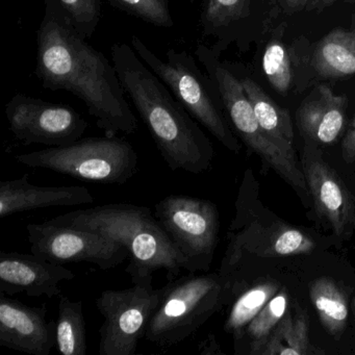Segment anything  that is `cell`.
<instances>
[{
	"instance_id": "22",
	"label": "cell",
	"mask_w": 355,
	"mask_h": 355,
	"mask_svg": "<svg viewBox=\"0 0 355 355\" xmlns=\"http://www.w3.org/2000/svg\"><path fill=\"white\" fill-rule=\"evenodd\" d=\"M45 12L69 24L84 38H92L101 22V0H43Z\"/></svg>"
},
{
	"instance_id": "17",
	"label": "cell",
	"mask_w": 355,
	"mask_h": 355,
	"mask_svg": "<svg viewBox=\"0 0 355 355\" xmlns=\"http://www.w3.org/2000/svg\"><path fill=\"white\" fill-rule=\"evenodd\" d=\"M241 82L261 128L288 153H294V130L288 111L276 105L250 78Z\"/></svg>"
},
{
	"instance_id": "32",
	"label": "cell",
	"mask_w": 355,
	"mask_h": 355,
	"mask_svg": "<svg viewBox=\"0 0 355 355\" xmlns=\"http://www.w3.org/2000/svg\"><path fill=\"white\" fill-rule=\"evenodd\" d=\"M352 309H353V313H354V318H355V297L352 301Z\"/></svg>"
},
{
	"instance_id": "18",
	"label": "cell",
	"mask_w": 355,
	"mask_h": 355,
	"mask_svg": "<svg viewBox=\"0 0 355 355\" xmlns=\"http://www.w3.org/2000/svg\"><path fill=\"white\" fill-rule=\"evenodd\" d=\"M309 296L324 327L338 338L349 315L348 300L342 288L331 278H318L309 286Z\"/></svg>"
},
{
	"instance_id": "19",
	"label": "cell",
	"mask_w": 355,
	"mask_h": 355,
	"mask_svg": "<svg viewBox=\"0 0 355 355\" xmlns=\"http://www.w3.org/2000/svg\"><path fill=\"white\" fill-rule=\"evenodd\" d=\"M55 347L63 355L87 354V331L82 301L60 296L59 315L55 322Z\"/></svg>"
},
{
	"instance_id": "4",
	"label": "cell",
	"mask_w": 355,
	"mask_h": 355,
	"mask_svg": "<svg viewBox=\"0 0 355 355\" xmlns=\"http://www.w3.org/2000/svg\"><path fill=\"white\" fill-rule=\"evenodd\" d=\"M16 161L32 168L66 174L83 182L124 184L138 171V155L128 141L119 137L80 139L63 147L16 155Z\"/></svg>"
},
{
	"instance_id": "12",
	"label": "cell",
	"mask_w": 355,
	"mask_h": 355,
	"mask_svg": "<svg viewBox=\"0 0 355 355\" xmlns=\"http://www.w3.org/2000/svg\"><path fill=\"white\" fill-rule=\"evenodd\" d=\"M46 307L24 304L0 295V346L32 355H49L55 346V322Z\"/></svg>"
},
{
	"instance_id": "25",
	"label": "cell",
	"mask_w": 355,
	"mask_h": 355,
	"mask_svg": "<svg viewBox=\"0 0 355 355\" xmlns=\"http://www.w3.org/2000/svg\"><path fill=\"white\" fill-rule=\"evenodd\" d=\"M263 70L268 82L277 92H288L292 85V65L288 49L280 41H271L266 46Z\"/></svg>"
},
{
	"instance_id": "20",
	"label": "cell",
	"mask_w": 355,
	"mask_h": 355,
	"mask_svg": "<svg viewBox=\"0 0 355 355\" xmlns=\"http://www.w3.org/2000/svg\"><path fill=\"white\" fill-rule=\"evenodd\" d=\"M309 338V322L303 313H286L267 344L263 355H304L311 353Z\"/></svg>"
},
{
	"instance_id": "9",
	"label": "cell",
	"mask_w": 355,
	"mask_h": 355,
	"mask_svg": "<svg viewBox=\"0 0 355 355\" xmlns=\"http://www.w3.org/2000/svg\"><path fill=\"white\" fill-rule=\"evenodd\" d=\"M31 252L58 263H88L107 271L130 259L122 243L80 228L49 221L26 226Z\"/></svg>"
},
{
	"instance_id": "31",
	"label": "cell",
	"mask_w": 355,
	"mask_h": 355,
	"mask_svg": "<svg viewBox=\"0 0 355 355\" xmlns=\"http://www.w3.org/2000/svg\"><path fill=\"white\" fill-rule=\"evenodd\" d=\"M336 1H338V0H309V9L322 11L329 6L334 5ZM346 1H350V0H346Z\"/></svg>"
},
{
	"instance_id": "15",
	"label": "cell",
	"mask_w": 355,
	"mask_h": 355,
	"mask_svg": "<svg viewBox=\"0 0 355 355\" xmlns=\"http://www.w3.org/2000/svg\"><path fill=\"white\" fill-rule=\"evenodd\" d=\"M347 98L327 86H319L302 101L297 113L303 134L313 142L331 144L342 134Z\"/></svg>"
},
{
	"instance_id": "13",
	"label": "cell",
	"mask_w": 355,
	"mask_h": 355,
	"mask_svg": "<svg viewBox=\"0 0 355 355\" xmlns=\"http://www.w3.org/2000/svg\"><path fill=\"white\" fill-rule=\"evenodd\" d=\"M303 174L320 216L344 236L354 219L352 198L336 172L319 157H305Z\"/></svg>"
},
{
	"instance_id": "5",
	"label": "cell",
	"mask_w": 355,
	"mask_h": 355,
	"mask_svg": "<svg viewBox=\"0 0 355 355\" xmlns=\"http://www.w3.org/2000/svg\"><path fill=\"white\" fill-rule=\"evenodd\" d=\"M132 49L155 76L168 87L182 107L201 125L230 150L239 151L238 142L230 132L219 107L221 101L211 78L197 66L187 51L170 49L166 60L159 59L139 37L130 38Z\"/></svg>"
},
{
	"instance_id": "2",
	"label": "cell",
	"mask_w": 355,
	"mask_h": 355,
	"mask_svg": "<svg viewBox=\"0 0 355 355\" xmlns=\"http://www.w3.org/2000/svg\"><path fill=\"white\" fill-rule=\"evenodd\" d=\"M111 53L124 91L170 170L192 174L207 171L214 149L196 120L142 61L132 45L115 43Z\"/></svg>"
},
{
	"instance_id": "7",
	"label": "cell",
	"mask_w": 355,
	"mask_h": 355,
	"mask_svg": "<svg viewBox=\"0 0 355 355\" xmlns=\"http://www.w3.org/2000/svg\"><path fill=\"white\" fill-rule=\"evenodd\" d=\"M155 216L180 254L189 273L209 271L218 243L215 203L187 195H170L155 205Z\"/></svg>"
},
{
	"instance_id": "30",
	"label": "cell",
	"mask_w": 355,
	"mask_h": 355,
	"mask_svg": "<svg viewBox=\"0 0 355 355\" xmlns=\"http://www.w3.org/2000/svg\"><path fill=\"white\" fill-rule=\"evenodd\" d=\"M278 1L284 9L292 12L300 11L309 3V0H278Z\"/></svg>"
},
{
	"instance_id": "1",
	"label": "cell",
	"mask_w": 355,
	"mask_h": 355,
	"mask_svg": "<svg viewBox=\"0 0 355 355\" xmlns=\"http://www.w3.org/2000/svg\"><path fill=\"white\" fill-rule=\"evenodd\" d=\"M63 20L45 12L37 32L35 76L43 88L80 98L105 136L132 135L138 121L114 63Z\"/></svg>"
},
{
	"instance_id": "28",
	"label": "cell",
	"mask_w": 355,
	"mask_h": 355,
	"mask_svg": "<svg viewBox=\"0 0 355 355\" xmlns=\"http://www.w3.org/2000/svg\"><path fill=\"white\" fill-rule=\"evenodd\" d=\"M343 157L351 163L355 161V117L342 144Z\"/></svg>"
},
{
	"instance_id": "27",
	"label": "cell",
	"mask_w": 355,
	"mask_h": 355,
	"mask_svg": "<svg viewBox=\"0 0 355 355\" xmlns=\"http://www.w3.org/2000/svg\"><path fill=\"white\" fill-rule=\"evenodd\" d=\"M315 243L298 230H286L274 241L273 252L276 255H297L309 253L315 249Z\"/></svg>"
},
{
	"instance_id": "10",
	"label": "cell",
	"mask_w": 355,
	"mask_h": 355,
	"mask_svg": "<svg viewBox=\"0 0 355 355\" xmlns=\"http://www.w3.org/2000/svg\"><path fill=\"white\" fill-rule=\"evenodd\" d=\"M10 130L24 145L63 147L82 139L89 124L70 105L18 93L6 105Z\"/></svg>"
},
{
	"instance_id": "8",
	"label": "cell",
	"mask_w": 355,
	"mask_h": 355,
	"mask_svg": "<svg viewBox=\"0 0 355 355\" xmlns=\"http://www.w3.org/2000/svg\"><path fill=\"white\" fill-rule=\"evenodd\" d=\"M153 277L144 278L123 290H105L96 299L105 318L99 329L101 355H134L145 338L149 321L159 306L162 288L155 290Z\"/></svg>"
},
{
	"instance_id": "6",
	"label": "cell",
	"mask_w": 355,
	"mask_h": 355,
	"mask_svg": "<svg viewBox=\"0 0 355 355\" xmlns=\"http://www.w3.org/2000/svg\"><path fill=\"white\" fill-rule=\"evenodd\" d=\"M223 304L219 274L190 273L169 280L162 288L157 311L147 327L145 340L167 348L197 331Z\"/></svg>"
},
{
	"instance_id": "33",
	"label": "cell",
	"mask_w": 355,
	"mask_h": 355,
	"mask_svg": "<svg viewBox=\"0 0 355 355\" xmlns=\"http://www.w3.org/2000/svg\"><path fill=\"white\" fill-rule=\"evenodd\" d=\"M191 3H196L197 0H190Z\"/></svg>"
},
{
	"instance_id": "16",
	"label": "cell",
	"mask_w": 355,
	"mask_h": 355,
	"mask_svg": "<svg viewBox=\"0 0 355 355\" xmlns=\"http://www.w3.org/2000/svg\"><path fill=\"white\" fill-rule=\"evenodd\" d=\"M313 65L322 78H342L355 73V32L334 30L322 39Z\"/></svg>"
},
{
	"instance_id": "24",
	"label": "cell",
	"mask_w": 355,
	"mask_h": 355,
	"mask_svg": "<svg viewBox=\"0 0 355 355\" xmlns=\"http://www.w3.org/2000/svg\"><path fill=\"white\" fill-rule=\"evenodd\" d=\"M288 305V294L282 288L246 326V334L251 340L250 354H261L272 332L286 315Z\"/></svg>"
},
{
	"instance_id": "11",
	"label": "cell",
	"mask_w": 355,
	"mask_h": 355,
	"mask_svg": "<svg viewBox=\"0 0 355 355\" xmlns=\"http://www.w3.org/2000/svg\"><path fill=\"white\" fill-rule=\"evenodd\" d=\"M76 274L62 263L47 261L35 253H0V293L14 296H61L60 284L74 279Z\"/></svg>"
},
{
	"instance_id": "21",
	"label": "cell",
	"mask_w": 355,
	"mask_h": 355,
	"mask_svg": "<svg viewBox=\"0 0 355 355\" xmlns=\"http://www.w3.org/2000/svg\"><path fill=\"white\" fill-rule=\"evenodd\" d=\"M251 0H203L200 22L203 36L225 39L230 30L248 17Z\"/></svg>"
},
{
	"instance_id": "29",
	"label": "cell",
	"mask_w": 355,
	"mask_h": 355,
	"mask_svg": "<svg viewBox=\"0 0 355 355\" xmlns=\"http://www.w3.org/2000/svg\"><path fill=\"white\" fill-rule=\"evenodd\" d=\"M199 353L202 355L219 354L222 353L218 346L217 340L213 334H209L200 345H199Z\"/></svg>"
},
{
	"instance_id": "14",
	"label": "cell",
	"mask_w": 355,
	"mask_h": 355,
	"mask_svg": "<svg viewBox=\"0 0 355 355\" xmlns=\"http://www.w3.org/2000/svg\"><path fill=\"white\" fill-rule=\"evenodd\" d=\"M28 174L0 182V218L33 209L78 207L94 202L86 187H39L30 184Z\"/></svg>"
},
{
	"instance_id": "26",
	"label": "cell",
	"mask_w": 355,
	"mask_h": 355,
	"mask_svg": "<svg viewBox=\"0 0 355 355\" xmlns=\"http://www.w3.org/2000/svg\"><path fill=\"white\" fill-rule=\"evenodd\" d=\"M114 8L157 28L174 26L169 0H107Z\"/></svg>"
},
{
	"instance_id": "3",
	"label": "cell",
	"mask_w": 355,
	"mask_h": 355,
	"mask_svg": "<svg viewBox=\"0 0 355 355\" xmlns=\"http://www.w3.org/2000/svg\"><path fill=\"white\" fill-rule=\"evenodd\" d=\"M49 222L96 232L122 243L130 251L125 271L132 284L153 277L157 270H166L168 280L176 278L182 269L188 271L187 259L148 207L110 203L63 214Z\"/></svg>"
},
{
	"instance_id": "23",
	"label": "cell",
	"mask_w": 355,
	"mask_h": 355,
	"mask_svg": "<svg viewBox=\"0 0 355 355\" xmlns=\"http://www.w3.org/2000/svg\"><path fill=\"white\" fill-rule=\"evenodd\" d=\"M277 291V284L267 282L257 284L243 293L232 305V311L224 325L225 331L236 334L243 330L273 298Z\"/></svg>"
}]
</instances>
